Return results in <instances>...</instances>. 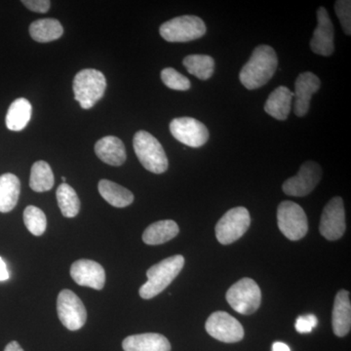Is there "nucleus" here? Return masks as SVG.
Returning <instances> with one entry per match:
<instances>
[{
	"mask_svg": "<svg viewBox=\"0 0 351 351\" xmlns=\"http://www.w3.org/2000/svg\"><path fill=\"white\" fill-rule=\"evenodd\" d=\"M277 66L278 59L274 48L269 45H258L240 71V82L248 90L258 89L267 84L276 75Z\"/></svg>",
	"mask_w": 351,
	"mask_h": 351,
	"instance_id": "f257e3e1",
	"label": "nucleus"
},
{
	"mask_svg": "<svg viewBox=\"0 0 351 351\" xmlns=\"http://www.w3.org/2000/svg\"><path fill=\"white\" fill-rule=\"evenodd\" d=\"M184 265V258L182 255L172 256L152 265L147 271V282L138 291L141 298L149 300L160 294L179 276Z\"/></svg>",
	"mask_w": 351,
	"mask_h": 351,
	"instance_id": "f03ea898",
	"label": "nucleus"
},
{
	"mask_svg": "<svg viewBox=\"0 0 351 351\" xmlns=\"http://www.w3.org/2000/svg\"><path fill=\"white\" fill-rule=\"evenodd\" d=\"M134 151L145 169L154 174H162L169 166L162 145L147 131H138L134 136Z\"/></svg>",
	"mask_w": 351,
	"mask_h": 351,
	"instance_id": "7ed1b4c3",
	"label": "nucleus"
},
{
	"mask_svg": "<svg viewBox=\"0 0 351 351\" xmlns=\"http://www.w3.org/2000/svg\"><path fill=\"white\" fill-rule=\"evenodd\" d=\"M106 88L107 80L98 69H82L73 80L75 99L84 110L93 108L103 98Z\"/></svg>",
	"mask_w": 351,
	"mask_h": 351,
	"instance_id": "20e7f679",
	"label": "nucleus"
},
{
	"mask_svg": "<svg viewBox=\"0 0 351 351\" xmlns=\"http://www.w3.org/2000/svg\"><path fill=\"white\" fill-rule=\"evenodd\" d=\"M206 25L199 17L184 15L167 21L159 27V32L168 43H189L206 34Z\"/></svg>",
	"mask_w": 351,
	"mask_h": 351,
	"instance_id": "39448f33",
	"label": "nucleus"
},
{
	"mask_svg": "<svg viewBox=\"0 0 351 351\" xmlns=\"http://www.w3.org/2000/svg\"><path fill=\"white\" fill-rule=\"evenodd\" d=\"M226 298L235 311L243 315H251L261 306L262 292L256 281L246 277L233 284L226 292Z\"/></svg>",
	"mask_w": 351,
	"mask_h": 351,
	"instance_id": "423d86ee",
	"label": "nucleus"
},
{
	"mask_svg": "<svg viewBox=\"0 0 351 351\" xmlns=\"http://www.w3.org/2000/svg\"><path fill=\"white\" fill-rule=\"evenodd\" d=\"M279 230L292 241L304 239L308 232V221L306 212L293 201H283L277 209Z\"/></svg>",
	"mask_w": 351,
	"mask_h": 351,
	"instance_id": "0eeeda50",
	"label": "nucleus"
},
{
	"mask_svg": "<svg viewBox=\"0 0 351 351\" xmlns=\"http://www.w3.org/2000/svg\"><path fill=\"white\" fill-rule=\"evenodd\" d=\"M250 223V213L246 208H232L217 223L215 228L217 239L223 245L232 244L243 237Z\"/></svg>",
	"mask_w": 351,
	"mask_h": 351,
	"instance_id": "6e6552de",
	"label": "nucleus"
},
{
	"mask_svg": "<svg viewBox=\"0 0 351 351\" xmlns=\"http://www.w3.org/2000/svg\"><path fill=\"white\" fill-rule=\"evenodd\" d=\"M57 311L62 324L71 331L82 329L86 322V308L73 291H61L58 295Z\"/></svg>",
	"mask_w": 351,
	"mask_h": 351,
	"instance_id": "1a4fd4ad",
	"label": "nucleus"
},
{
	"mask_svg": "<svg viewBox=\"0 0 351 351\" xmlns=\"http://www.w3.org/2000/svg\"><path fill=\"white\" fill-rule=\"evenodd\" d=\"M322 175L319 164L314 161H306L302 164L297 175L284 182V193L297 197L308 195L319 184Z\"/></svg>",
	"mask_w": 351,
	"mask_h": 351,
	"instance_id": "9d476101",
	"label": "nucleus"
},
{
	"mask_svg": "<svg viewBox=\"0 0 351 351\" xmlns=\"http://www.w3.org/2000/svg\"><path fill=\"white\" fill-rule=\"evenodd\" d=\"M205 329L210 336L223 343H239L244 338V329L239 321L225 311L212 313Z\"/></svg>",
	"mask_w": 351,
	"mask_h": 351,
	"instance_id": "9b49d317",
	"label": "nucleus"
},
{
	"mask_svg": "<svg viewBox=\"0 0 351 351\" xmlns=\"http://www.w3.org/2000/svg\"><path fill=\"white\" fill-rule=\"evenodd\" d=\"M346 228L345 204L341 197L332 198L327 203L321 216V235L330 241L343 237Z\"/></svg>",
	"mask_w": 351,
	"mask_h": 351,
	"instance_id": "f8f14e48",
	"label": "nucleus"
},
{
	"mask_svg": "<svg viewBox=\"0 0 351 351\" xmlns=\"http://www.w3.org/2000/svg\"><path fill=\"white\" fill-rule=\"evenodd\" d=\"M170 132L176 140L191 147H200L209 140L207 127L191 117H180L171 121Z\"/></svg>",
	"mask_w": 351,
	"mask_h": 351,
	"instance_id": "ddd939ff",
	"label": "nucleus"
},
{
	"mask_svg": "<svg viewBox=\"0 0 351 351\" xmlns=\"http://www.w3.org/2000/svg\"><path fill=\"white\" fill-rule=\"evenodd\" d=\"M311 48L321 56H330L334 53V25L324 7L318 8L317 27L311 40Z\"/></svg>",
	"mask_w": 351,
	"mask_h": 351,
	"instance_id": "4468645a",
	"label": "nucleus"
},
{
	"mask_svg": "<svg viewBox=\"0 0 351 351\" xmlns=\"http://www.w3.org/2000/svg\"><path fill=\"white\" fill-rule=\"evenodd\" d=\"M71 276L78 285L101 290L106 283V272L100 263L78 260L71 267Z\"/></svg>",
	"mask_w": 351,
	"mask_h": 351,
	"instance_id": "2eb2a0df",
	"label": "nucleus"
},
{
	"mask_svg": "<svg viewBox=\"0 0 351 351\" xmlns=\"http://www.w3.org/2000/svg\"><path fill=\"white\" fill-rule=\"evenodd\" d=\"M321 82L318 76L306 71L298 76L295 83L294 112L297 117H302L308 112L311 97L320 89Z\"/></svg>",
	"mask_w": 351,
	"mask_h": 351,
	"instance_id": "dca6fc26",
	"label": "nucleus"
},
{
	"mask_svg": "<svg viewBox=\"0 0 351 351\" xmlns=\"http://www.w3.org/2000/svg\"><path fill=\"white\" fill-rule=\"evenodd\" d=\"M332 331L338 337H345L351 329L350 292L341 290L335 298L332 315Z\"/></svg>",
	"mask_w": 351,
	"mask_h": 351,
	"instance_id": "f3484780",
	"label": "nucleus"
},
{
	"mask_svg": "<svg viewBox=\"0 0 351 351\" xmlns=\"http://www.w3.org/2000/svg\"><path fill=\"white\" fill-rule=\"evenodd\" d=\"M124 351H171L169 341L160 334L133 335L122 343Z\"/></svg>",
	"mask_w": 351,
	"mask_h": 351,
	"instance_id": "a211bd4d",
	"label": "nucleus"
},
{
	"mask_svg": "<svg viewBox=\"0 0 351 351\" xmlns=\"http://www.w3.org/2000/svg\"><path fill=\"white\" fill-rule=\"evenodd\" d=\"M95 152L103 162L112 166H121L126 161L125 145L114 136L101 138L95 145Z\"/></svg>",
	"mask_w": 351,
	"mask_h": 351,
	"instance_id": "6ab92c4d",
	"label": "nucleus"
},
{
	"mask_svg": "<svg viewBox=\"0 0 351 351\" xmlns=\"http://www.w3.org/2000/svg\"><path fill=\"white\" fill-rule=\"evenodd\" d=\"M294 93L289 88L279 86L269 95L265 105V112L277 120H286L292 108Z\"/></svg>",
	"mask_w": 351,
	"mask_h": 351,
	"instance_id": "aec40b11",
	"label": "nucleus"
},
{
	"mask_svg": "<svg viewBox=\"0 0 351 351\" xmlns=\"http://www.w3.org/2000/svg\"><path fill=\"white\" fill-rule=\"evenodd\" d=\"M179 226L174 221L165 219L152 223L143 233V241L147 245H160L170 241L179 234Z\"/></svg>",
	"mask_w": 351,
	"mask_h": 351,
	"instance_id": "412c9836",
	"label": "nucleus"
},
{
	"mask_svg": "<svg viewBox=\"0 0 351 351\" xmlns=\"http://www.w3.org/2000/svg\"><path fill=\"white\" fill-rule=\"evenodd\" d=\"M20 180L17 176L4 174L0 176V212L8 213L12 211L19 200Z\"/></svg>",
	"mask_w": 351,
	"mask_h": 351,
	"instance_id": "4be33fe9",
	"label": "nucleus"
},
{
	"mask_svg": "<svg viewBox=\"0 0 351 351\" xmlns=\"http://www.w3.org/2000/svg\"><path fill=\"white\" fill-rule=\"evenodd\" d=\"M99 193L113 207L124 208L133 203L134 195L129 189L108 180H101L98 184Z\"/></svg>",
	"mask_w": 351,
	"mask_h": 351,
	"instance_id": "5701e85b",
	"label": "nucleus"
},
{
	"mask_svg": "<svg viewBox=\"0 0 351 351\" xmlns=\"http://www.w3.org/2000/svg\"><path fill=\"white\" fill-rule=\"evenodd\" d=\"M31 103L25 98H19L11 104L6 115V126L11 131H21L29 123L32 117Z\"/></svg>",
	"mask_w": 351,
	"mask_h": 351,
	"instance_id": "b1692460",
	"label": "nucleus"
},
{
	"mask_svg": "<svg viewBox=\"0 0 351 351\" xmlns=\"http://www.w3.org/2000/svg\"><path fill=\"white\" fill-rule=\"evenodd\" d=\"M64 29L56 19H40L29 25V34L34 40L45 43L56 40L63 36Z\"/></svg>",
	"mask_w": 351,
	"mask_h": 351,
	"instance_id": "393cba45",
	"label": "nucleus"
},
{
	"mask_svg": "<svg viewBox=\"0 0 351 351\" xmlns=\"http://www.w3.org/2000/svg\"><path fill=\"white\" fill-rule=\"evenodd\" d=\"M54 186V174L49 164L45 161H38L32 165L29 186L36 193L50 191Z\"/></svg>",
	"mask_w": 351,
	"mask_h": 351,
	"instance_id": "a878e982",
	"label": "nucleus"
},
{
	"mask_svg": "<svg viewBox=\"0 0 351 351\" xmlns=\"http://www.w3.org/2000/svg\"><path fill=\"white\" fill-rule=\"evenodd\" d=\"M182 64L186 71L198 80H207L213 75L215 61L213 58L207 55H189L184 58Z\"/></svg>",
	"mask_w": 351,
	"mask_h": 351,
	"instance_id": "bb28decb",
	"label": "nucleus"
},
{
	"mask_svg": "<svg viewBox=\"0 0 351 351\" xmlns=\"http://www.w3.org/2000/svg\"><path fill=\"white\" fill-rule=\"evenodd\" d=\"M58 204L66 218H75L80 211V200L75 189L64 182L57 189Z\"/></svg>",
	"mask_w": 351,
	"mask_h": 351,
	"instance_id": "cd10ccee",
	"label": "nucleus"
},
{
	"mask_svg": "<svg viewBox=\"0 0 351 351\" xmlns=\"http://www.w3.org/2000/svg\"><path fill=\"white\" fill-rule=\"evenodd\" d=\"M24 223L32 234L40 237L45 232L47 219L43 210L36 206H27L24 211Z\"/></svg>",
	"mask_w": 351,
	"mask_h": 351,
	"instance_id": "c85d7f7f",
	"label": "nucleus"
},
{
	"mask_svg": "<svg viewBox=\"0 0 351 351\" xmlns=\"http://www.w3.org/2000/svg\"><path fill=\"white\" fill-rule=\"evenodd\" d=\"M161 80L166 86L177 91H186L191 86L188 77L172 68H166L161 71Z\"/></svg>",
	"mask_w": 351,
	"mask_h": 351,
	"instance_id": "c756f323",
	"label": "nucleus"
},
{
	"mask_svg": "<svg viewBox=\"0 0 351 351\" xmlns=\"http://www.w3.org/2000/svg\"><path fill=\"white\" fill-rule=\"evenodd\" d=\"M335 10L346 36L351 34V1L338 0L335 4Z\"/></svg>",
	"mask_w": 351,
	"mask_h": 351,
	"instance_id": "7c9ffc66",
	"label": "nucleus"
},
{
	"mask_svg": "<svg viewBox=\"0 0 351 351\" xmlns=\"http://www.w3.org/2000/svg\"><path fill=\"white\" fill-rule=\"evenodd\" d=\"M318 320L316 316L313 314H308L306 316H299L297 321H295V330L301 334H306V332H311L313 331V328L317 326Z\"/></svg>",
	"mask_w": 351,
	"mask_h": 351,
	"instance_id": "2f4dec72",
	"label": "nucleus"
},
{
	"mask_svg": "<svg viewBox=\"0 0 351 351\" xmlns=\"http://www.w3.org/2000/svg\"><path fill=\"white\" fill-rule=\"evenodd\" d=\"M27 9L36 13H46L50 9L51 2L48 0H23Z\"/></svg>",
	"mask_w": 351,
	"mask_h": 351,
	"instance_id": "473e14b6",
	"label": "nucleus"
},
{
	"mask_svg": "<svg viewBox=\"0 0 351 351\" xmlns=\"http://www.w3.org/2000/svg\"><path fill=\"white\" fill-rule=\"evenodd\" d=\"M8 269H7V265L5 262H4L3 258L0 257V281H5L7 279H9Z\"/></svg>",
	"mask_w": 351,
	"mask_h": 351,
	"instance_id": "72a5a7b5",
	"label": "nucleus"
},
{
	"mask_svg": "<svg viewBox=\"0 0 351 351\" xmlns=\"http://www.w3.org/2000/svg\"><path fill=\"white\" fill-rule=\"evenodd\" d=\"M272 351H291V350L286 343H281V341H276L272 345Z\"/></svg>",
	"mask_w": 351,
	"mask_h": 351,
	"instance_id": "f704fd0d",
	"label": "nucleus"
},
{
	"mask_svg": "<svg viewBox=\"0 0 351 351\" xmlns=\"http://www.w3.org/2000/svg\"><path fill=\"white\" fill-rule=\"evenodd\" d=\"M4 351H24V350H23L22 346L17 341H11V343L6 346Z\"/></svg>",
	"mask_w": 351,
	"mask_h": 351,
	"instance_id": "c9c22d12",
	"label": "nucleus"
},
{
	"mask_svg": "<svg viewBox=\"0 0 351 351\" xmlns=\"http://www.w3.org/2000/svg\"><path fill=\"white\" fill-rule=\"evenodd\" d=\"M62 181H63V182H66V178H64V177L62 178Z\"/></svg>",
	"mask_w": 351,
	"mask_h": 351,
	"instance_id": "e433bc0d",
	"label": "nucleus"
}]
</instances>
